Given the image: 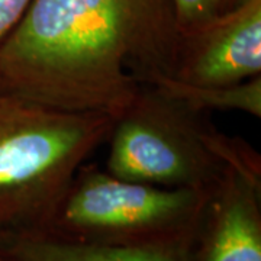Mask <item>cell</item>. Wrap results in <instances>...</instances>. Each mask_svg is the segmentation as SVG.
Instances as JSON below:
<instances>
[{
  "mask_svg": "<svg viewBox=\"0 0 261 261\" xmlns=\"http://www.w3.org/2000/svg\"><path fill=\"white\" fill-rule=\"evenodd\" d=\"M180 37L174 0H31L0 45V90L116 121L173 77Z\"/></svg>",
  "mask_w": 261,
  "mask_h": 261,
  "instance_id": "obj_1",
  "label": "cell"
},
{
  "mask_svg": "<svg viewBox=\"0 0 261 261\" xmlns=\"http://www.w3.org/2000/svg\"><path fill=\"white\" fill-rule=\"evenodd\" d=\"M113 122L0 90V237L44 231Z\"/></svg>",
  "mask_w": 261,
  "mask_h": 261,
  "instance_id": "obj_2",
  "label": "cell"
},
{
  "mask_svg": "<svg viewBox=\"0 0 261 261\" xmlns=\"http://www.w3.org/2000/svg\"><path fill=\"white\" fill-rule=\"evenodd\" d=\"M106 142L109 174L154 186L211 190L228 168H261L247 141L154 84H141Z\"/></svg>",
  "mask_w": 261,
  "mask_h": 261,
  "instance_id": "obj_3",
  "label": "cell"
},
{
  "mask_svg": "<svg viewBox=\"0 0 261 261\" xmlns=\"http://www.w3.org/2000/svg\"><path fill=\"white\" fill-rule=\"evenodd\" d=\"M211 192L122 180L84 163L37 237L135 248L196 241Z\"/></svg>",
  "mask_w": 261,
  "mask_h": 261,
  "instance_id": "obj_4",
  "label": "cell"
},
{
  "mask_svg": "<svg viewBox=\"0 0 261 261\" xmlns=\"http://www.w3.org/2000/svg\"><path fill=\"white\" fill-rule=\"evenodd\" d=\"M180 35L176 80L226 86L261 75V0H241Z\"/></svg>",
  "mask_w": 261,
  "mask_h": 261,
  "instance_id": "obj_5",
  "label": "cell"
},
{
  "mask_svg": "<svg viewBox=\"0 0 261 261\" xmlns=\"http://www.w3.org/2000/svg\"><path fill=\"white\" fill-rule=\"evenodd\" d=\"M192 261H261V168L225 171L209 196Z\"/></svg>",
  "mask_w": 261,
  "mask_h": 261,
  "instance_id": "obj_6",
  "label": "cell"
},
{
  "mask_svg": "<svg viewBox=\"0 0 261 261\" xmlns=\"http://www.w3.org/2000/svg\"><path fill=\"white\" fill-rule=\"evenodd\" d=\"M196 241L163 247H109L37 235H3L0 251L9 261H192Z\"/></svg>",
  "mask_w": 261,
  "mask_h": 261,
  "instance_id": "obj_7",
  "label": "cell"
},
{
  "mask_svg": "<svg viewBox=\"0 0 261 261\" xmlns=\"http://www.w3.org/2000/svg\"><path fill=\"white\" fill-rule=\"evenodd\" d=\"M154 86L200 112H243L261 118V75L226 86L189 84L173 77H161Z\"/></svg>",
  "mask_w": 261,
  "mask_h": 261,
  "instance_id": "obj_8",
  "label": "cell"
},
{
  "mask_svg": "<svg viewBox=\"0 0 261 261\" xmlns=\"http://www.w3.org/2000/svg\"><path fill=\"white\" fill-rule=\"evenodd\" d=\"M241 0H174L180 34L202 27L226 13Z\"/></svg>",
  "mask_w": 261,
  "mask_h": 261,
  "instance_id": "obj_9",
  "label": "cell"
},
{
  "mask_svg": "<svg viewBox=\"0 0 261 261\" xmlns=\"http://www.w3.org/2000/svg\"><path fill=\"white\" fill-rule=\"evenodd\" d=\"M31 0H0V45L16 27Z\"/></svg>",
  "mask_w": 261,
  "mask_h": 261,
  "instance_id": "obj_10",
  "label": "cell"
},
{
  "mask_svg": "<svg viewBox=\"0 0 261 261\" xmlns=\"http://www.w3.org/2000/svg\"><path fill=\"white\" fill-rule=\"evenodd\" d=\"M0 261H9L6 257H5V255H3V252L2 251H0Z\"/></svg>",
  "mask_w": 261,
  "mask_h": 261,
  "instance_id": "obj_11",
  "label": "cell"
}]
</instances>
